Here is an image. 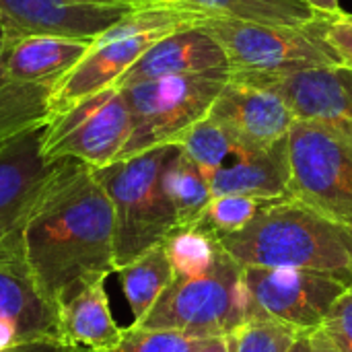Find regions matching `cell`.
<instances>
[{"mask_svg":"<svg viewBox=\"0 0 352 352\" xmlns=\"http://www.w3.org/2000/svg\"><path fill=\"white\" fill-rule=\"evenodd\" d=\"M23 245L31 276L54 309L116 272L113 208L97 169L58 161L27 217Z\"/></svg>","mask_w":352,"mask_h":352,"instance_id":"6da1fadb","label":"cell"},{"mask_svg":"<svg viewBox=\"0 0 352 352\" xmlns=\"http://www.w3.org/2000/svg\"><path fill=\"white\" fill-rule=\"evenodd\" d=\"M219 241L243 268H301L352 285V227L297 198L264 202L248 227Z\"/></svg>","mask_w":352,"mask_h":352,"instance_id":"7a4b0ae2","label":"cell"},{"mask_svg":"<svg viewBox=\"0 0 352 352\" xmlns=\"http://www.w3.org/2000/svg\"><path fill=\"white\" fill-rule=\"evenodd\" d=\"M175 146H161L138 157L97 169L113 208L116 272L177 229L173 208L163 190V169Z\"/></svg>","mask_w":352,"mask_h":352,"instance_id":"3957f363","label":"cell"},{"mask_svg":"<svg viewBox=\"0 0 352 352\" xmlns=\"http://www.w3.org/2000/svg\"><path fill=\"white\" fill-rule=\"evenodd\" d=\"M248 318L243 266L223 250L204 274L175 276L151 311L132 326L175 330L192 338H225Z\"/></svg>","mask_w":352,"mask_h":352,"instance_id":"277c9868","label":"cell"},{"mask_svg":"<svg viewBox=\"0 0 352 352\" xmlns=\"http://www.w3.org/2000/svg\"><path fill=\"white\" fill-rule=\"evenodd\" d=\"M231 70L163 76L122 89L132 113V134L118 161L161 146H177L204 118L227 85Z\"/></svg>","mask_w":352,"mask_h":352,"instance_id":"5b68a950","label":"cell"},{"mask_svg":"<svg viewBox=\"0 0 352 352\" xmlns=\"http://www.w3.org/2000/svg\"><path fill=\"white\" fill-rule=\"evenodd\" d=\"M289 159V198L352 227V134L322 122L295 120Z\"/></svg>","mask_w":352,"mask_h":352,"instance_id":"8992f818","label":"cell"},{"mask_svg":"<svg viewBox=\"0 0 352 352\" xmlns=\"http://www.w3.org/2000/svg\"><path fill=\"white\" fill-rule=\"evenodd\" d=\"M200 27L225 50L231 72L278 74L320 66H340L338 56L320 37L311 23L289 27L208 16Z\"/></svg>","mask_w":352,"mask_h":352,"instance_id":"52a82bcc","label":"cell"},{"mask_svg":"<svg viewBox=\"0 0 352 352\" xmlns=\"http://www.w3.org/2000/svg\"><path fill=\"white\" fill-rule=\"evenodd\" d=\"M132 134V113L116 85L70 105L41 132L47 161L76 159L93 169L118 163Z\"/></svg>","mask_w":352,"mask_h":352,"instance_id":"ba28073f","label":"cell"},{"mask_svg":"<svg viewBox=\"0 0 352 352\" xmlns=\"http://www.w3.org/2000/svg\"><path fill=\"white\" fill-rule=\"evenodd\" d=\"M250 318L266 316L299 330L322 326L332 303L349 289L340 278L301 268H243Z\"/></svg>","mask_w":352,"mask_h":352,"instance_id":"9c48e42d","label":"cell"},{"mask_svg":"<svg viewBox=\"0 0 352 352\" xmlns=\"http://www.w3.org/2000/svg\"><path fill=\"white\" fill-rule=\"evenodd\" d=\"M23 229L0 235V352L60 342L58 314L39 293L25 258Z\"/></svg>","mask_w":352,"mask_h":352,"instance_id":"30bf717a","label":"cell"},{"mask_svg":"<svg viewBox=\"0 0 352 352\" xmlns=\"http://www.w3.org/2000/svg\"><path fill=\"white\" fill-rule=\"evenodd\" d=\"M229 136L235 157L262 153L289 138L295 113L276 91L231 74L208 113Z\"/></svg>","mask_w":352,"mask_h":352,"instance_id":"8fae6325","label":"cell"},{"mask_svg":"<svg viewBox=\"0 0 352 352\" xmlns=\"http://www.w3.org/2000/svg\"><path fill=\"white\" fill-rule=\"evenodd\" d=\"M231 74L283 95L297 120L322 122L352 134V70L346 66H320L278 74Z\"/></svg>","mask_w":352,"mask_h":352,"instance_id":"7c38bea8","label":"cell"},{"mask_svg":"<svg viewBox=\"0 0 352 352\" xmlns=\"http://www.w3.org/2000/svg\"><path fill=\"white\" fill-rule=\"evenodd\" d=\"M134 8L128 2L95 0H0V14L16 37H97Z\"/></svg>","mask_w":352,"mask_h":352,"instance_id":"4fadbf2b","label":"cell"},{"mask_svg":"<svg viewBox=\"0 0 352 352\" xmlns=\"http://www.w3.org/2000/svg\"><path fill=\"white\" fill-rule=\"evenodd\" d=\"M161 37L165 35L163 33H140V35L99 33L91 50L82 56V60L72 70H68L64 76L58 78L54 91V103L58 113L78 103L80 99L116 85L120 76L126 70H130L138 62V58Z\"/></svg>","mask_w":352,"mask_h":352,"instance_id":"5bb4252c","label":"cell"},{"mask_svg":"<svg viewBox=\"0 0 352 352\" xmlns=\"http://www.w3.org/2000/svg\"><path fill=\"white\" fill-rule=\"evenodd\" d=\"M210 70H231L227 54L208 31H204L200 25H194L177 29L153 43L138 58V62L120 76L116 87L126 89L163 76L198 74Z\"/></svg>","mask_w":352,"mask_h":352,"instance_id":"9a60e30c","label":"cell"},{"mask_svg":"<svg viewBox=\"0 0 352 352\" xmlns=\"http://www.w3.org/2000/svg\"><path fill=\"white\" fill-rule=\"evenodd\" d=\"M41 130L0 153V235L25 227L27 217L58 161L41 155Z\"/></svg>","mask_w":352,"mask_h":352,"instance_id":"2e32d148","label":"cell"},{"mask_svg":"<svg viewBox=\"0 0 352 352\" xmlns=\"http://www.w3.org/2000/svg\"><path fill=\"white\" fill-rule=\"evenodd\" d=\"M212 196H248L262 202L289 198L291 186V159H289V138L276 146L239 155L233 163L223 165L210 177Z\"/></svg>","mask_w":352,"mask_h":352,"instance_id":"e0dca14e","label":"cell"},{"mask_svg":"<svg viewBox=\"0 0 352 352\" xmlns=\"http://www.w3.org/2000/svg\"><path fill=\"white\" fill-rule=\"evenodd\" d=\"M56 314L60 342L68 349L109 351L124 336V328L111 318L105 280L72 293L58 303Z\"/></svg>","mask_w":352,"mask_h":352,"instance_id":"ac0fdd59","label":"cell"},{"mask_svg":"<svg viewBox=\"0 0 352 352\" xmlns=\"http://www.w3.org/2000/svg\"><path fill=\"white\" fill-rule=\"evenodd\" d=\"M95 37L23 35L8 43L4 54L6 78L47 80L72 70L91 50Z\"/></svg>","mask_w":352,"mask_h":352,"instance_id":"d6986e66","label":"cell"},{"mask_svg":"<svg viewBox=\"0 0 352 352\" xmlns=\"http://www.w3.org/2000/svg\"><path fill=\"white\" fill-rule=\"evenodd\" d=\"M56 82L58 78L0 82V153L56 120Z\"/></svg>","mask_w":352,"mask_h":352,"instance_id":"ffe728a7","label":"cell"},{"mask_svg":"<svg viewBox=\"0 0 352 352\" xmlns=\"http://www.w3.org/2000/svg\"><path fill=\"white\" fill-rule=\"evenodd\" d=\"M163 190L173 208L177 227H196L212 200L206 173L177 146L165 163Z\"/></svg>","mask_w":352,"mask_h":352,"instance_id":"44dd1931","label":"cell"},{"mask_svg":"<svg viewBox=\"0 0 352 352\" xmlns=\"http://www.w3.org/2000/svg\"><path fill=\"white\" fill-rule=\"evenodd\" d=\"M118 276L122 280V289L132 309L134 322H140L151 311V307L161 297V293L171 285L175 272L161 243L144 252L128 266L120 268Z\"/></svg>","mask_w":352,"mask_h":352,"instance_id":"7402d4cb","label":"cell"},{"mask_svg":"<svg viewBox=\"0 0 352 352\" xmlns=\"http://www.w3.org/2000/svg\"><path fill=\"white\" fill-rule=\"evenodd\" d=\"M208 16L241 19L266 25L303 27L318 12L305 0H179Z\"/></svg>","mask_w":352,"mask_h":352,"instance_id":"603a6c76","label":"cell"},{"mask_svg":"<svg viewBox=\"0 0 352 352\" xmlns=\"http://www.w3.org/2000/svg\"><path fill=\"white\" fill-rule=\"evenodd\" d=\"M175 276H198L212 268L223 245L202 227H177L163 241Z\"/></svg>","mask_w":352,"mask_h":352,"instance_id":"cb8c5ba5","label":"cell"},{"mask_svg":"<svg viewBox=\"0 0 352 352\" xmlns=\"http://www.w3.org/2000/svg\"><path fill=\"white\" fill-rule=\"evenodd\" d=\"M303 332L311 330H299L266 316H252L227 334L225 342L229 352H287Z\"/></svg>","mask_w":352,"mask_h":352,"instance_id":"d4e9b609","label":"cell"},{"mask_svg":"<svg viewBox=\"0 0 352 352\" xmlns=\"http://www.w3.org/2000/svg\"><path fill=\"white\" fill-rule=\"evenodd\" d=\"M177 148L184 151L206 173V177L227 165L229 157H235L229 136L212 118H204L202 122H198L182 138Z\"/></svg>","mask_w":352,"mask_h":352,"instance_id":"484cf974","label":"cell"},{"mask_svg":"<svg viewBox=\"0 0 352 352\" xmlns=\"http://www.w3.org/2000/svg\"><path fill=\"white\" fill-rule=\"evenodd\" d=\"M262 204H264L262 200L248 198V196H235V194L212 196L198 227L210 231L217 237L237 233L250 225V221L256 217Z\"/></svg>","mask_w":352,"mask_h":352,"instance_id":"4316f807","label":"cell"},{"mask_svg":"<svg viewBox=\"0 0 352 352\" xmlns=\"http://www.w3.org/2000/svg\"><path fill=\"white\" fill-rule=\"evenodd\" d=\"M200 340L202 338H192L175 330H144L128 326L113 349L85 352H192Z\"/></svg>","mask_w":352,"mask_h":352,"instance_id":"83f0119b","label":"cell"},{"mask_svg":"<svg viewBox=\"0 0 352 352\" xmlns=\"http://www.w3.org/2000/svg\"><path fill=\"white\" fill-rule=\"evenodd\" d=\"M314 29L320 37L332 47L338 56L340 66L352 70V14L336 12V14H320L311 21Z\"/></svg>","mask_w":352,"mask_h":352,"instance_id":"f1b7e54d","label":"cell"},{"mask_svg":"<svg viewBox=\"0 0 352 352\" xmlns=\"http://www.w3.org/2000/svg\"><path fill=\"white\" fill-rule=\"evenodd\" d=\"M340 352H352V285L332 303L320 326Z\"/></svg>","mask_w":352,"mask_h":352,"instance_id":"f546056e","label":"cell"},{"mask_svg":"<svg viewBox=\"0 0 352 352\" xmlns=\"http://www.w3.org/2000/svg\"><path fill=\"white\" fill-rule=\"evenodd\" d=\"M74 349H68L60 342H33V344H23L16 349H8L2 352H72Z\"/></svg>","mask_w":352,"mask_h":352,"instance_id":"4dcf8cb0","label":"cell"},{"mask_svg":"<svg viewBox=\"0 0 352 352\" xmlns=\"http://www.w3.org/2000/svg\"><path fill=\"white\" fill-rule=\"evenodd\" d=\"M311 344H314V352H340L322 328L311 330Z\"/></svg>","mask_w":352,"mask_h":352,"instance_id":"1f68e13d","label":"cell"},{"mask_svg":"<svg viewBox=\"0 0 352 352\" xmlns=\"http://www.w3.org/2000/svg\"><path fill=\"white\" fill-rule=\"evenodd\" d=\"M305 2H307L316 12H320V14H336V12H342L338 0H305Z\"/></svg>","mask_w":352,"mask_h":352,"instance_id":"d6a6232c","label":"cell"},{"mask_svg":"<svg viewBox=\"0 0 352 352\" xmlns=\"http://www.w3.org/2000/svg\"><path fill=\"white\" fill-rule=\"evenodd\" d=\"M192 352H229L225 338H202Z\"/></svg>","mask_w":352,"mask_h":352,"instance_id":"836d02e7","label":"cell"},{"mask_svg":"<svg viewBox=\"0 0 352 352\" xmlns=\"http://www.w3.org/2000/svg\"><path fill=\"white\" fill-rule=\"evenodd\" d=\"M287 352H314V344H311V332H303L295 342L293 346Z\"/></svg>","mask_w":352,"mask_h":352,"instance_id":"e575fe53","label":"cell"},{"mask_svg":"<svg viewBox=\"0 0 352 352\" xmlns=\"http://www.w3.org/2000/svg\"><path fill=\"white\" fill-rule=\"evenodd\" d=\"M16 35L10 31V27H8V23H6V19L0 14V43L2 41H8V39H14Z\"/></svg>","mask_w":352,"mask_h":352,"instance_id":"d590c367","label":"cell"},{"mask_svg":"<svg viewBox=\"0 0 352 352\" xmlns=\"http://www.w3.org/2000/svg\"><path fill=\"white\" fill-rule=\"evenodd\" d=\"M16 39V37H14ZM12 39H8V41H2L0 43V82L6 78V72H4V54H6V47H8V43H10Z\"/></svg>","mask_w":352,"mask_h":352,"instance_id":"8d00e7d4","label":"cell"},{"mask_svg":"<svg viewBox=\"0 0 352 352\" xmlns=\"http://www.w3.org/2000/svg\"><path fill=\"white\" fill-rule=\"evenodd\" d=\"M120 2L136 4V6H146V4H165V2H179V0H120Z\"/></svg>","mask_w":352,"mask_h":352,"instance_id":"74e56055","label":"cell"},{"mask_svg":"<svg viewBox=\"0 0 352 352\" xmlns=\"http://www.w3.org/2000/svg\"><path fill=\"white\" fill-rule=\"evenodd\" d=\"M95 2H120V0H95Z\"/></svg>","mask_w":352,"mask_h":352,"instance_id":"f35d334b","label":"cell"},{"mask_svg":"<svg viewBox=\"0 0 352 352\" xmlns=\"http://www.w3.org/2000/svg\"><path fill=\"white\" fill-rule=\"evenodd\" d=\"M72 352H85V351H82V349H74V351H72Z\"/></svg>","mask_w":352,"mask_h":352,"instance_id":"ab89813d","label":"cell"}]
</instances>
